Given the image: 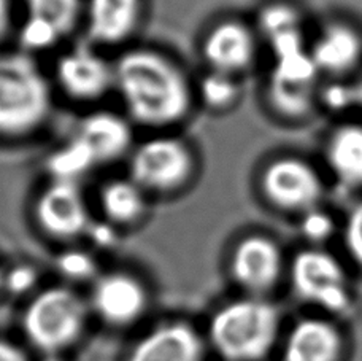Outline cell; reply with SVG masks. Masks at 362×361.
Wrapping results in <instances>:
<instances>
[{
  "label": "cell",
  "instance_id": "cell-24",
  "mask_svg": "<svg viewBox=\"0 0 362 361\" xmlns=\"http://www.w3.org/2000/svg\"><path fill=\"white\" fill-rule=\"evenodd\" d=\"M240 83L234 75L209 70L199 81L197 94L204 104L213 110H229L240 99Z\"/></svg>",
  "mask_w": 362,
  "mask_h": 361
},
{
  "label": "cell",
  "instance_id": "cell-6",
  "mask_svg": "<svg viewBox=\"0 0 362 361\" xmlns=\"http://www.w3.org/2000/svg\"><path fill=\"white\" fill-rule=\"evenodd\" d=\"M291 283L302 301L325 311L341 314L350 307L351 296L345 269L337 258L320 248L303 250L291 263Z\"/></svg>",
  "mask_w": 362,
  "mask_h": 361
},
{
  "label": "cell",
  "instance_id": "cell-1",
  "mask_svg": "<svg viewBox=\"0 0 362 361\" xmlns=\"http://www.w3.org/2000/svg\"><path fill=\"white\" fill-rule=\"evenodd\" d=\"M115 85L131 122L165 129L191 112L194 89L170 57L153 50H129L113 64Z\"/></svg>",
  "mask_w": 362,
  "mask_h": 361
},
{
  "label": "cell",
  "instance_id": "cell-32",
  "mask_svg": "<svg viewBox=\"0 0 362 361\" xmlns=\"http://www.w3.org/2000/svg\"><path fill=\"white\" fill-rule=\"evenodd\" d=\"M42 361H67V360L62 358L61 355H47Z\"/></svg>",
  "mask_w": 362,
  "mask_h": 361
},
{
  "label": "cell",
  "instance_id": "cell-23",
  "mask_svg": "<svg viewBox=\"0 0 362 361\" xmlns=\"http://www.w3.org/2000/svg\"><path fill=\"white\" fill-rule=\"evenodd\" d=\"M97 167L89 151L74 135L48 158L51 180L80 183V180Z\"/></svg>",
  "mask_w": 362,
  "mask_h": 361
},
{
  "label": "cell",
  "instance_id": "cell-19",
  "mask_svg": "<svg viewBox=\"0 0 362 361\" xmlns=\"http://www.w3.org/2000/svg\"><path fill=\"white\" fill-rule=\"evenodd\" d=\"M310 55L320 72L344 75L359 64L362 38L351 25L344 23L329 24L315 40Z\"/></svg>",
  "mask_w": 362,
  "mask_h": 361
},
{
  "label": "cell",
  "instance_id": "cell-31",
  "mask_svg": "<svg viewBox=\"0 0 362 361\" xmlns=\"http://www.w3.org/2000/svg\"><path fill=\"white\" fill-rule=\"evenodd\" d=\"M351 93H353V105L362 107V79L356 83V85L351 86Z\"/></svg>",
  "mask_w": 362,
  "mask_h": 361
},
{
  "label": "cell",
  "instance_id": "cell-2",
  "mask_svg": "<svg viewBox=\"0 0 362 361\" xmlns=\"http://www.w3.org/2000/svg\"><path fill=\"white\" fill-rule=\"evenodd\" d=\"M51 88L25 53H0V135L24 137L43 126L51 112Z\"/></svg>",
  "mask_w": 362,
  "mask_h": 361
},
{
  "label": "cell",
  "instance_id": "cell-25",
  "mask_svg": "<svg viewBox=\"0 0 362 361\" xmlns=\"http://www.w3.org/2000/svg\"><path fill=\"white\" fill-rule=\"evenodd\" d=\"M57 268L70 280H88L95 277L94 258L83 250H67L57 260Z\"/></svg>",
  "mask_w": 362,
  "mask_h": 361
},
{
  "label": "cell",
  "instance_id": "cell-16",
  "mask_svg": "<svg viewBox=\"0 0 362 361\" xmlns=\"http://www.w3.org/2000/svg\"><path fill=\"white\" fill-rule=\"evenodd\" d=\"M204 340L191 325L172 321L141 338L129 361H202Z\"/></svg>",
  "mask_w": 362,
  "mask_h": 361
},
{
  "label": "cell",
  "instance_id": "cell-30",
  "mask_svg": "<svg viewBox=\"0 0 362 361\" xmlns=\"http://www.w3.org/2000/svg\"><path fill=\"white\" fill-rule=\"evenodd\" d=\"M11 25V5L10 0H0V43L8 35Z\"/></svg>",
  "mask_w": 362,
  "mask_h": 361
},
{
  "label": "cell",
  "instance_id": "cell-18",
  "mask_svg": "<svg viewBox=\"0 0 362 361\" xmlns=\"http://www.w3.org/2000/svg\"><path fill=\"white\" fill-rule=\"evenodd\" d=\"M344 339L331 321L305 319L297 321L284 343L283 361H339Z\"/></svg>",
  "mask_w": 362,
  "mask_h": 361
},
{
  "label": "cell",
  "instance_id": "cell-9",
  "mask_svg": "<svg viewBox=\"0 0 362 361\" xmlns=\"http://www.w3.org/2000/svg\"><path fill=\"white\" fill-rule=\"evenodd\" d=\"M35 217L40 228L54 239L70 241L90 228L89 207L80 183L51 180L35 204Z\"/></svg>",
  "mask_w": 362,
  "mask_h": 361
},
{
  "label": "cell",
  "instance_id": "cell-21",
  "mask_svg": "<svg viewBox=\"0 0 362 361\" xmlns=\"http://www.w3.org/2000/svg\"><path fill=\"white\" fill-rule=\"evenodd\" d=\"M148 193L131 177L115 178L100 191V207L105 220L115 227H131L144 218Z\"/></svg>",
  "mask_w": 362,
  "mask_h": 361
},
{
  "label": "cell",
  "instance_id": "cell-7",
  "mask_svg": "<svg viewBox=\"0 0 362 361\" xmlns=\"http://www.w3.org/2000/svg\"><path fill=\"white\" fill-rule=\"evenodd\" d=\"M261 190L276 209L307 214L318 209L325 186L320 173L307 161L283 156L272 161L264 169Z\"/></svg>",
  "mask_w": 362,
  "mask_h": 361
},
{
  "label": "cell",
  "instance_id": "cell-8",
  "mask_svg": "<svg viewBox=\"0 0 362 361\" xmlns=\"http://www.w3.org/2000/svg\"><path fill=\"white\" fill-rule=\"evenodd\" d=\"M320 70L310 51L275 59L267 98L274 110L288 120H299L312 112Z\"/></svg>",
  "mask_w": 362,
  "mask_h": 361
},
{
  "label": "cell",
  "instance_id": "cell-20",
  "mask_svg": "<svg viewBox=\"0 0 362 361\" xmlns=\"http://www.w3.org/2000/svg\"><path fill=\"white\" fill-rule=\"evenodd\" d=\"M257 25L275 59L307 51L303 43L302 16L294 5L286 2L266 5L259 11Z\"/></svg>",
  "mask_w": 362,
  "mask_h": 361
},
{
  "label": "cell",
  "instance_id": "cell-29",
  "mask_svg": "<svg viewBox=\"0 0 362 361\" xmlns=\"http://www.w3.org/2000/svg\"><path fill=\"white\" fill-rule=\"evenodd\" d=\"M0 361H29V358L18 345L0 339Z\"/></svg>",
  "mask_w": 362,
  "mask_h": 361
},
{
  "label": "cell",
  "instance_id": "cell-10",
  "mask_svg": "<svg viewBox=\"0 0 362 361\" xmlns=\"http://www.w3.org/2000/svg\"><path fill=\"white\" fill-rule=\"evenodd\" d=\"M283 253L278 243L264 234H251L235 245L230 274L243 290L261 296L274 290L283 274Z\"/></svg>",
  "mask_w": 362,
  "mask_h": 361
},
{
  "label": "cell",
  "instance_id": "cell-5",
  "mask_svg": "<svg viewBox=\"0 0 362 361\" xmlns=\"http://www.w3.org/2000/svg\"><path fill=\"white\" fill-rule=\"evenodd\" d=\"M196 159L183 140L172 135H156L129 154V177L150 193H173L189 182Z\"/></svg>",
  "mask_w": 362,
  "mask_h": 361
},
{
  "label": "cell",
  "instance_id": "cell-12",
  "mask_svg": "<svg viewBox=\"0 0 362 361\" xmlns=\"http://www.w3.org/2000/svg\"><path fill=\"white\" fill-rule=\"evenodd\" d=\"M146 304V288L132 274L113 270L95 277L90 292V307L105 323L131 325L144 315Z\"/></svg>",
  "mask_w": 362,
  "mask_h": 361
},
{
  "label": "cell",
  "instance_id": "cell-22",
  "mask_svg": "<svg viewBox=\"0 0 362 361\" xmlns=\"http://www.w3.org/2000/svg\"><path fill=\"white\" fill-rule=\"evenodd\" d=\"M327 163L341 183L362 188V126L335 129L327 142Z\"/></svg>",
  "mask_w": 362,
  "mask_h": 361
},
{
  "label": "cell",
  "instance_id": "cell-3",
  "mask_svg": "<svg viewBox=\"0 0 362 361\" xmlns=\"http://www.w3.org/2000/svg\"><path fill=\"white\" fill-rule=\"evenodd\" d=\"M280 315L270 302L251 296L228 302L213 315L210 343L228 361H259L274 347Z\"/></svg>",
  "mask_w": 362,
  "mask_h": 361
},
{
  "label": "cell",
  "instance_id": "cell-13",
  "mask_svg": "<svg viewBox=\"0 0 362 361\" xmlns=\"http://www.w3.org/2000/svg\"><path fill=\"white\" fill-rule=\"evenodd\" d=\"M81 0H28V18L19 32L28 51H43L69 35L81 16Z\"/></svg>",
  "mask_w": 362,
  "mask_h": 361
},
{
  "label": "cell",
  "instance_id": "cell-26",
  "mask_svg": "<svg viewBox=\"0 0 362 361\" xmlns=\"http://www.w3.org/2000/svg\"><path fill=\"white\" fill-rule=\"evenodd\" d=\"M302 233L312 242H325L334 233V220L329 217L326 212L320 209H313L303 214L302 223H300Z\"/></svg>",
  "mask_w": 362,
  "mask_h": 361
},
{
  "label": "cell",
  "instance_id": "cell-11",
  "mask_svg": "<svg viewBox=\"0 0 362 361\" xmlns=\"http://www.w3.org/2000/svg\"><path fill=\"white\" fill-rule=\"evenodd\" d=\"M56 80L69 98L93 102L113 88L115 69L94 48L78 47L57 59Z\"/></svg>",
  "mask_w": 362,
  "mask_h": 361
},
{
  "label": "cell",
  "instance_id": "cell-28",
  "mask_svg": "<svg viewBox=\"0 0 362 361\" xmlns=\"http://www.w3.org/2000/svg\"><path fill=\"white\" fill-rule=\"evenodd\" d=\"M37 275L34 270L25 266H19L11 269L10 273L5 274L4 288L8 290L13 294L28 293L29 290L35 285Z\"/></svg>",
  "mask_w": 362,
  "mask_h": 361
},
{
  "label": "cell",
  "instance_id": "cell-27",
  "mask_svg": "<svg viewBox=\"0 0 362 361\" xmlns=\"http://www.w3.org/2000/svg\"><path fill=\"white\" fill-rule=\"evenodd\" d=\"M345 243L353 260L362 266V202L358 204L346 218Z\"/></svg>",
  "mask_w": 362,
  "mask_h": 361
},
{
  "label": "cell",
  "instance_id": "cell-14",
  "mask_svg": "<svg viewBox=\"0 0 362 361\" xmlns=\"http://www.w3.org/2000/svg\"><path fill=\"white\" fill-rule=\"evenodd\" d=\"M257 42L248 25L240 21H223L206 32L202 55L209 70L238 76L256 59Z\"/></svg>",
  "mask_w": 362,
  "mask_h": 361
},
{
  "label": "cell",
  "instance_id": "cell-4",
  "mask_svg": "<svg viewBox=\"0 0 362 361\" xmlns=\"http://www.w3.org/2000/svg\"><path fill=\"white\" fill-rule=\"evenodd\" d=\"M88 306L74 290L51 287L35 294L23 317L29 343L47 355H61L85 331Z\"/></svg>",
  "mask_w": 362,
  "mask_h": 361
},
{
  "label": "cell",
  "instance_id": "cell-15",
  "mask_svg": "<svg viewBox=\"0 0 362 361\" xmlns=\"http://www.w3.org/2000/svg\"><path fill=\"white\" fill-rule=\"evenodd\" d=\"M74 137L86 148L97 166L131 154L132 122L113 112H94L76 126Z\"/></svg>",
  "mask_w": 362,
  "mask_h": 361
},
{
  "label": "cell",
  "instance_id": "cell-17",
  "mask_svg": "<svg viewBox=\"0 0 362 361\" xmlns=\"http://www.w3.org/2000/svg\"><path fill=\"white\" fill-rule=\"evenodd\" d=\"M141 11V0H89L86 24L90 40L107 47L126 42L137 30Z\"/></svg>",
  "mask_w": 362,
  "mask_h": 361
},
{
  "label": "cell",
  "instance_id": "cell-33",
  "mask_svg": "<svg viewBox=\"0 0 362 361\" xmlns=\"http://www.w3.org/2000/svg\"><path fill=\"white\" fill-rule=\"evenodd\" d=\"M4 280H5V274L0 270V290L4 288Z\"/></svg>",
  "mask_w": 362,
  "mask_h": 361
}]
</instances>
